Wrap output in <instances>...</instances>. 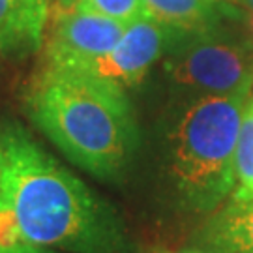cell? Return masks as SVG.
<instances>
[{"mask_svg": "<svg viewBox=\"0 0 253 253\" xmlns=\"http://www.w3.org/2000/svg\"><path fill=\"white\" fill-rule=\"evenodd\" d=\"M0 205L38 248L129 253L117 214L13 122L0 126Z\"/></svg>", "mask_w": 253, "mask_h": 253, "instance_id": "cell-1", "label": "cell"}, {"mask_svg": "<svg viewBox=\"0 0 253 253\" xmlns=\"http://www.w3.org/2000/svg\"><path fill=\"white\" fill-rule=\"evenodd\" d=\"M32 124L60 152L101 180L129 167L139 145L126 88L94 73L47 62L27 96Z\"/></svg>", "mask_w": 253, "mask_h": 253, "instance_id": "cell-2", "label": "cell"}, {"mask_svg": "<svg viewBox=\"0 0 253 253\" xmlns=\"http://www.w3.org/2000/svg\"><path fill=\"white\" fill-rule=\"evenodd\" d=\"M250 94L191 98L167 135L169 176L178 201L212 212L235 190V152Z\"/></svg>", "mask_w": 253, "mask_h": 253, "instance_id": "cell-3", "label": "cell"}, {"mask_svg": "<svg viewBox=\"0 0 253 253\" xmlns=\"http://www.w3.org/2000/svg\"><path fill=\"white\" fill-rule=\"evenodd\" d=\"M227 19L172 36L165 53V72L172 88L191 98L252 92L253 40L246 28L227 27Z\"/></svg>", "mask_w": 253, "mask_h": 253, "instance_id": "cell-4", "label": "cell"}, {"mask_svg": "<svg viewBox=\"0 0 253 253\" xmlns=\"http://www.w3.org/2000/svg\"><path fill=\"white\" fill-rule=\"evenodd\" d=\"M126 28V23L117 19L72 4H60L53 17L47 62L79 64L103 56L115 49Z\"/></svg>", "mask_w": 253, "mask_h": 253, "instance_id": "cell-5", "label": "cell"}, {"mask_svg": "<svg viewBox=\"0 0 253 253\" xmlns=\"http://www.w3.org/2000/svg\"><path fill=\"white\" fill-rule=\"evenodd\" d=\"M172 36L174 34L171 30L145 15L127 25L120 42L107 54L86 62L62 66L86 70L98 77L117 83L122 88L133 86L143 81L150 68L162 58V54L167 53Z\"/></svg>", "mask_w": 253, "mask_h": 253, "instance_id": "cell-6", "label": "cell"}, {"mask_svg": "<svg viewBox=\"0 0 253 253\" xmlns=\"http://www.w3.org/2000/svg\"><path fill=\"white\" fill-rule=\"evenodd\" d=\"M49 0H0V53L28 54L43 42Z\"/></svg>", "mask_w": 253, "mask_h": 253, "instance_id": "cell-7", "label": "cell"}, {"mask_svg": "<svg viewBox=\"0 0 253 253\" xmlns=\"http://www.w3.org/2000/svg\"><path fill=\"white\" fill-rule=\"evenodd\" d=\"M203 253H253V199H233L216 208L199 233Z\"/></svg>", "mask_w": 253, "mask_h": 253, "instance_id": "cell-8", "label": "cell"}, {"mask_svg": "<svg viewBox=\"0 0 253 253\" xmlns=\"http://www.w3.org/2000/svg\"><path fill=\"white\" fill-rule=\"evenodd\" d=\"M146 15L172 34L195 32L227 19L223 0H143Z\"/></svg>", "mask_w": 253, "mask_h": 253, "instance_id": "cell-9", "label": "cell"}, {"mask_svg": "<svg viewBox=\"0 0 253 253\" xmlns=\"http://www.w3.org/2000/svg\"><path fill=\"white\" fill-rule=\"evenodd\" d=\"M235 190L233 199H253V98H248L238 131L235 152Z\"/></svg>", "mask_w": 253, "mask_h": 253, "instance_id": "cell-10", "label": "cell"}, {"mask_svg": "<svg viewBox=\"0 0 253 253\" xmlns=\"http://www.w3.org/2000/svg\"><path fill=\"white\" fill-rule=\"evenodd\" d=\"M66 4L100 13L105 17L117 19L126 25L146 15L143 0H66Z\"/></svg>", "mask_w": 253, "mask_h": 253, "instance_id": "cell-11", "label": "cell"}, {"mask_svg": "<svg viewBox=\"0 0 253 253\" xmlns=\"http://www.w3.org/2000/svg\"><path fill=\"white\" fill-rule=\"evenodd\" d=\"M223 2H225V4H229V6H233V8L253 11V0H223Z\"/></svg>", "mask_w": 253, "mask_h": 253, "instance_id": "cell-12", "label": "cell"}]
</instances>
